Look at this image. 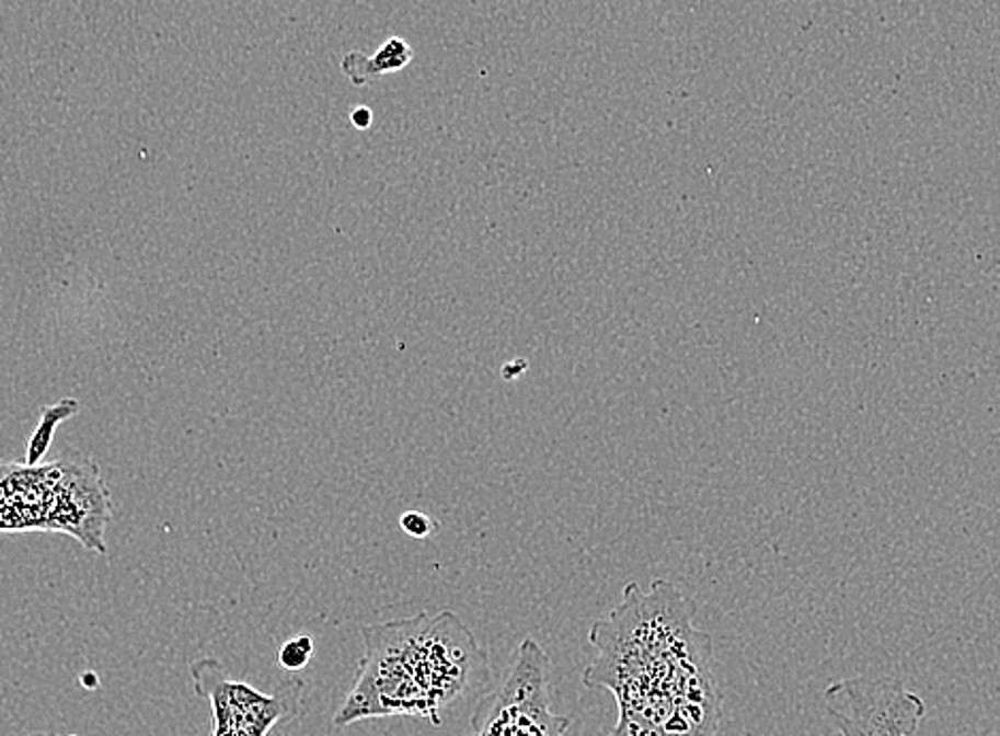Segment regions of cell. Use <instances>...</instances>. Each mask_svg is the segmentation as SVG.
<instances>
[{
    "label": "cell",
    "instance_id": "obj_1",
    "mask_svg": "<svg viewBox=\"0 0 1000 736\" xmlns=\"http://www.w3.org/2000/svg\"><path fill=\"white\" fill-rule=\"evenodd\" d=\"M697 607L667 579L622 602L594 624L598 656L584 672L590 690H611L618 724L609 736H715L722 694L711 636L692 624Z\"/></svg>",
    "mask_w": 1000,
    "mask_h": 736
},
{
    "label": "cell",
    "instance_id": "obj_2",
    "mask_svg": "<svg viewBox=\"0 0 1000 736\" xmlns=\"http://www.w3.org/2000/svg\"><path fill=\"white\" fill-rule=\"evenodd\" d=\"M365 656L336 728L360 720L415 715L441 726V711L487 683V656L462 620L441 611L363 628Z\"/></svg>",
    "mask_w": 1000,
    "mask_h": 736
},
{
    "label": "cell",
    "instance_id": "obj_3",
    "mask_svg": "<svg viewBox=\"0 0 1000 736\" xmlns=\"http://www.w3.org/2000/svg\"><path fill=\"white\" fill-rule=\"evenodd\" d=\"M110 519V490L88 456L69 451L43 464L0 460V532H65L105 555Z\"/></svg>",
    "mask_w": 1000,
    "mask_h": 736
},
{
    "label": "cell",
    "instance_id": "obj_4",
    "mask_svg": "<svg viewBox=\"0 0 1000 736\" xmlns=\"http://www.w3.org/2000/svg\"><path fill=\"white\" fill-rule=\"evenodd\" d=\"M566 728L550 704V658L526 639L505 686L478 704L469 736H564Z\"/></svg>",
    "mask_w": 1000,
    "mask_h": 736
},
{
    "label": "cell",
    "instance_id": "obj_5",
    "mask_svg": "<svg viewBox=\"0 0 1000 736\" xmlns=\"http://www.w3.org/2000/svg\"><path fill=\"white\" fill-rule=\"evenodd\" d=\"M826 715L841 736H913L927 717V702L892 675H855L824 692Z\"/></svg>",
    "mask_w": 1000,
    "mask_h": 736
},
{
    "label": "cell",
    "instance_id": "obj_6",
    "mask_svg": "<svg viewBox=\"0 0 1000 736\" xmlns=\"http://www.w3.org/2000/svg\"><path fill=\"white\" fill-rule=\"evenodd\" d=\"M187 668L196 697L209 702L211 736H268L298 713L302 697L298 679L284 681L275 694H264L245 681L226 677L218 658H198Z\"/></svg>",
    "mask_w": 1000,
    "mask_h": 736
},
{
    "label": "cell",
    "instance_id": "obj_7",
    "mask_svg": "<svg viewBox=\"0 0 1000 736\" xmlns=\"http://www.w3.org/2000/svg\"><path fill=\"white\" fill-rule=\"evenodd\" d=\"M413 60V49L405 38L390 37L372 56L352 51L343 58L341 71L347 74L352 85L360 88L377 81L381 74L399 73Z\"/></svg>",
    "mask_w": 1000,
    "mask_h": 736
},
{
    "label": "cell",
    "instance_id": "obj_8",
    "mask_svg": "<svg viewBox=\"0 0 1000 736\" xmlns=\"http://www.w3.org/2000/svg\"><path fill=\"white\" fill-rule=\"evenodd\" d=\"M315 656V643L309 634H298V636H292L288 639L279 652H277V663L288 670V672H298L302 668H307L311 658Z\"/></svg>",
    "mask_w": 1000,
    "mask_h": 736
},
{
    "label": "cell",
    "instance_id": "obj_9",
    "mask_svg": "<svg viewBox=\"0 0 1000 736\" xmlns=\"http://www.w3.org/2000/svg\"><path fill=\"white\" fill-rule=\"evenodd\" d=\"M401 526H403V530L407 534L415 537V539H424V537H428L433 532V521L428 517L422 516V514H415V511L401 517Z\"/></svg>",
    "mask_w": 1000,
    "mask_h": 736
},
{
    "label": "cell",
    "instance_id": "obj_10",
    "mask_svg": "<svg viewBox=\"0 0 1000 736\" xmlns=\"http://www.w3.org/2000/svg\"><path fill=\"white\" fill-rule=\"evenodd\" d=\"M352 124L360 130H367L372 124V111L369 107H358L352 113Z\"/></svg>",
    "mask_w": 1000,
    "mask_h": 736
},
{
    "label": "cell",
    "instance_id": "obj_11",
    "mask_svg": "<svg viewBox=\"0 0 1000 736\" xmlns=\"http://www.w3.org/2000/svg\"><path fill=\"white\" fill-rule=\"evenodd\" d=\"M79 683H81L85 690H96L101 681H99V675H96V672L88 670V672H81V677H79Z\"/></svg>",
    "mask_w": 1000,
    "mask_h": 736
},
{
    "label": "cell",
    "instance_id": "obj_12",
    "mask_svg": "<svg viewBox=\"0 0 1000 736\" xmlns=\"http://www.w3.org/2000/svg\"><path fill=\"white\" fill-rule=\"evenodd\" d=\"M26 736H58V735H56V733H31V735H26Z\"/></svg>",
    "mask_w": 1000,
    "mask_h": 736
},
{
    "label": "cell",
    "instance_id": "obj_13",
    "mask_svg": "<svg viewBox=\"0 0 1000 736\" xmlns=\"http://www.w3.org/2000/svg\"><path fill=\"white\" fill-rule=\"evenodd\" d=\"M71 736H74V735H71Z\"/></svg>",
    "mask_w": 1000,
    "mask_h": 736
}]
</instances>
